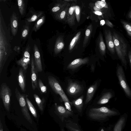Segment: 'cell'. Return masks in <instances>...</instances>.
<instances>
[{
	"instance_id": "1",
	"label": "cell",
	"mask_w": 131,
	"mask_h": 131,
	"mask_svg": "<svg viewBox=\"0 0 131 131\" xmlns=\"http://www.w3.org/2000/svg\"><path fill=\"white\" fill-rule=\"evenodd\" d=\"M10 28L5 23L1 10L0 11V74L12 52L10 43Z\"/></svg>"
},
{
	"instance_id": "2",
	"label": "cell",
	"mask_w": 131,
	"mask_h": 131,
	"mask_svg": "<svg viewBox=\"0 0 131 131\" xmlns=\"http://www.w3.org/2000/svg\"><path fill=\"white\" fill-rule=\"evenodd\" d=\"M112 36L117 54L125 68L126 69L127 63L125 57L127 52V44L123 38L115 32H113Z\"/></svg>"
},
{
	"instance_id": "3",
	"label": "cell",
	"mask_w": 131,
	"mask_h": 131,
	"mask_svg": "<svg viewBox=\"0 0 131 131\" xmlns=\"http://www.w3.org/2000/svg\"><path fill=\"white\" fill-rule=\"evenodd\" d=\"M117 113L105 107L99 108H93L90 110L88 115L91 118L94 120L104 119L108 117L116 115Z\"/></svg>"
},
{
	"instance_id": "4",
	"label": "cell",
	"mask_w": 131,
	"mask_h": 131,
	"mask_svg": "<svg viewBox=\"0 0 131 131\" xmlns=\"http://www.w3.org/2000/svg\"><path fill=\"white\" fill-rule=\"evenodd\" d=\"M15 93L16 97L21 108L23 115L28 121L32 124V120L28 111L26 100V97H28V95L21 93L17 87L15 89Z\"/></svg>"
},
{
	"instance_id": "5",
	"label": "cell",
	"mask_w": 131,
	"mask_h": 131,
	"mask_svg": "<svg viewBox=\"0 0 131 131\" xmlns=\"http://www.w3.org/2000/svg\"><path fill=\"white\" fill-rule=\"evenodd\" d=\"M11 95V90L9 86L5 83H2L0 89V98L2 100L5 107L8 111L9 110Z\"/></svg>"
},
{
	"instance_id": "6",
	"label": "cell",
	"mask_w": 131,
	"mask_h": 131,
	"mask_svg": "<svg viewBox=\"0 0 131 131\" xmlns=\"http://www.w3.org/2000/svg\"><path fill=\"white\" fill-rule=\"evenodd\" d=\"M116 73L120 84L128 97L131 98V90L125 79L123 69L122 67L117 64Z\"/></svg>"
},
{
	"instance_id": "7",
	"label": "cell",
	"mask_w": 131,
	"mask_h": 131,
	"mask_svg": "<svg viewBox=\"0 0 131 131\" xmlns=\"http://www.w3.org/2000/svg\"><path fill=\"white\" fill-rule=\"evenodd\" d=\"M48 83L50 87L56 93L60 96L65 94L56 79L52 76L48 77Z\"/></svg>"
},
{
	"instance_id": "8",
	"label": "cell",
	"mask_w": 131,
	"mask_h": 131,
	"mask_svg": "<svg viewBox=\"0 0 131 131\" xmlns=\"http://www.w3.org/2000/svg\"><path fill=\"white\" fill-rule=\"evenodd\" d=\"M30 47L28 46L24 52L22 57L16 61L17 64L21 66L24 70H26L28 67V65L30 62Z\"/></svg>"
},
{
	"instance_id": "9",
	"label": "cell",
	"mask_w": 131,
	"mask_h": 131,
	"mask_svg": "<svg viewBox=\"0 0 131 131\" xmlns=\"http://www.w3.org/2000/svg\"><path fill=\"white\" fill-rule=\"evenodd\" d=\"M31 85L32 89L34 90L38 87L37 72L35 65L34 57L32 55L31 61Z\"/></svg>"
},
{
	"instance_id": "10",
	"label": "cell",
	"mask_w": 131,
	"mask_h": 131,
	"mask_svg": "<svg viewBox=\"0 0 131 131\" xmlns=\"http://www.w3.org/2000/svg\"><path fill=\"white\" fill-rule=\"evenodd\" d=\"M34 61L36 70L38 72H41L42 68L40 53L37 46L35 44L34 46Z\"/></svg>"
},
{
	"instance_id": "11",
	"label": "cell",
	"mask_w": 131,
	"mask_h": 131,
	"mask_svg": "<svg viewBox=\"0 0 131 131\" xmlns=\"http://www.w3.org/2000/svg\"><path fill=\"white\" fill-rule=\"evenodd\" d=\"M82 90L81 86L77 82L71 81L68 82L67 91L70 94L75 95L80 92Z\"/></svg>"
},
{
	"instance_id": "12",
	"label": "cell",
	"mask_w": 131,
	"mask_h": 131,
	"mask_svg": "<svg viewBox=\"0 0 131 131\" xmlns=\"http://www.w3.org/2000/svg\"><path fill=\"white\" fill-rule=\"evenodd\" d=\"M10 24L12 34L13 36H15L18 31V20L17 15L15 12H13L12 15Z\"/></svg>"
},
{
	"instance_id": "13",
	"label": "cell",
	"mask_w": 131,
	"mask_h": 131,
	"mask_svg": "<svg viewBox=\"0 0 131 131\" xmlns=\"http://www.w3.org/2000/svg\"><path fill=\"white\" fill-rule=\"evenodd\" d=\"M24 70L21 67L20 68L18 77L19 85L23 92L25 91V75Z\"/></svg>"
},
{
	"instance_id": "14",
	"label": "cell",
	"mask_w": 131,
	"mask_h": 131,
	"mask_svg": "<svg viewBox=\"0 0 131 131\" xmlns=\"http://www.w3.org/2000/svg\"><path fill=\"white\" fill-rule=\"evenodd\" d=\"M89 61L88 58L83 59L78 58L76 59L69 63L67 66L68 69H74L80 66L87 63Z\"/></svg>"
},
{
	"instance_id": "15",
	"label": "cell",
	"mask_w": 131,
	"mask_h": 131,
	"mask_svg": "<svg viewBox=\"0 0 131 131\" xmlns=\"http://www.w3.org/2000/svg\"><path fill=\"white\" fill-rule=\"evenodd\" d=\"M106 44L109 50L113 54L115 52V47L112 36L110 30H108L106 33Z\"/></svg>"
},
{
	"instance_id": "16",
	"label": "cell",
	"mask_w": 131,
	"mask_h": 131,
	"mask_svg": "<svg viewBox=\"0 0 131 131\" xmlns=\"http://www.w3.org/2000/svg\"><path fill=\"white\" fill-rule=\"evenodd\" d=\"M97 86V83L91 86L88 89L86 93L85 103H88L92 98L96 90Z\"/></svg>"
},
{
	"instance_id": "17",
	"label": "cell",
	"mask_w": 131,
	"mask_h": 131,
	"mask_svg": "<svg viewBox=\"0 0 131 131\" xmlns=\"http://www.w3.org/2000/svg\"><path fill=\"white\" fill-rule=\"evenodd\" d=\"M83 96L82 95L72 101V104L80 112H81L82 110L83 105Z\"/></svg>"
},
{
	"instance_id": "18",
	"label": "cell",
	"mask_w": 131,
	"mask_h": 131,
	"mask_svg": "<svg viewBox=\"0 0 131 131\" xmlns=\"http://www.w3.org/2000/svg\"><path fill=\"white\" fill-rule=\"evenodd\" d=\"M112 93L110 92L105 93L100 98L97 102L99 104H103L107 103L109 100L113 96Z\"/></svg>"
},
{
	"instance_id": "19",
	"label": "cell",
	"mask_w": 131,
	"mask_h": 131,
	"mask_svg": "<svg viewBox=\"0 0 131 131\" xmlns=\"http://www.w3.org/2000/svg\"><path fill=\"white\" fill-rule=\"evenodd\" d=\"M57 110L59 114L64 117H67L72 114V112H70L62 106H57Z\"/></svg>"
},
{
	"instance_id": "20",
	"label": "cell",
	"mask_w": 131,
	"mask_h": 131,
	"mask_svg": "<svg viewBox=\"0 0 131 131\" xmlns=\"http://www.w3.org/2000/svg\"><path fill=\"white\" fill-rule=\"evenodd\" d=\"M27 97L26 98L27 105L32 115L35 118L37 117L36 110L33 104Z\"/></svg>"
},
{
	"instance_id": "21",
	"label": "cell",
	"mask_w": 131,
	"mask_h": 131,
	"mask_svg": "<svg viewBox=\"0 0 131 131\" xmlns=\"http://www.w3.org/2000/svg\"><path fill=\"white\" fill-rule=\"evenodd\" d=\"M125 122L124 117L121 118L115 124L113 131H121L124 126Z\"/></svg>"
},
{
	"instance_id": "22",
	"label": "cell",
	"mask_w": 131,
	"mask_h": 131,
	"mask_svg": "<svg viewBox=\"0 0 131 131\" xmlns=\"http://www.w3.org/2000/svg\"><path fill=\"white\" fill-rule=\"evenodd\" d=\"M45 19L44 16H42L37 20L33 28V31L36 32L37 31L44 23Z\"/></svg>"
},
{
	"instance_id": "23",
	"label": "cell",
	"mask_w": 131,
	"mask_h": 131,
	"mask_svg": "<svg viewBox=\"0 0 131 131\" xmlns=\"http://www.w3.org/2000/svg\"><path fill=\"white\" fill-rule=\"evenodd\" d=\"M33 95L35 101L39 108L40 111H43L44 108V101L43 100H41L37 94H35Z\"/></svg>"
},
{
	"instance_id": "24",
	"label": "cell",
	"mask_w": 131,
	"mask_h": 131,
	"mask_svg": "<svg viewBox=\"0 0 131 131\" xmlns=\"http://www.w3.org/2000/svg\"><path fill=\"white\" fill-rule=\"evenodd\" d=\"M17 2L20 13L21 15H23L25 13V6L24 1L23 0H18Z\"/></svg>"
},
{
	"instance_id": "25",
	"label": "cell",
	"mask_w": 131,
	"mask_h": 131,
	"mask_svg": "<svg viewBox=\"0 0 131 131\" xmlns=\"http://www.w3.org/2000/svg\"><path fill=\"white\" fill-rule=\"evenodd\" d=\"M121 23L127 31V34L131 37V23L124 20L121 21Z\"/></svg>"
},
{
	"instance_id": "26",
	"label": "cell",
	"mask_w": 131,
	"mask_h": 131,
	"mask_svg": "<svg viewBox=\"0 0 131 131\" xmlns=\"http://www.w3.org/2000/svg\"><path fill=\"white\" fill-rule=\"evenodd\" d=\"M43 14L42 12H39L36 13L27 19V21L29 22H31L36 21Z\"/></svg>"
},
{
	"instance_id": "27",
	"label": "cell",
	"mask_w": 131,
	"mask_h": 131,
	"mask_svg": "<svg viewBox=\"0 0 131 131\" xmlns=\"http://www.w3.org/2000/svg\"><path fill=\"white\" fill-rule=\"evenodd\" d=\"M62 100L64 103L66 108L68 111L72 112L70 104L71 103L69 101L68 97L63 98Z\"/></svg>"
},
{
	"instance_id": "28",
	"label": "cell",
	"mask_w": 131,
	"mask_h": 131,
	"mask_svg": "<svg viewBox=\"0 0 131 131\" xmlns=\"http://www.w3.org/2000/svg\"><path fill=\"white\" fill-rule=\"evenodd\" d=\"M38 83L39 88L41 92L43 93H46L47 90V88L44 85L40 79H39L38 80Z\"/></svg>"
},
{
	"instance_id": "29",
	"label": "cell",
	"mask_w": 131,
	"mask_h": 131,
	"mask_svg": "<svg viewBox=\"0 0 131 131\" xmlns=\"http://www.w3.org/2000/svg\"><path fill=\"white\" fill-rule=\"evenodd\" d=\"M95 5L97 8L101 9L104 7L106 5V3L105 0H102L101 1H97Z\"/></svg>"
},
{
	"instance_id": "30",
	"label": "cell",
	"mask_w": 131,
	"mask_h": 131,
	"mask_svg": "<svg viewBox=\"0 0 131 131\" xmlns=\"http://www.w3.org/2000/svg\"><path fill=\"white\" fill-rule=\"evenodd\" d=\"M56 45L55 52L57 53L59 52V50L62 48L64 46V44L62 42H58Z\"/></svg>"
},
{
	"instance_id": "31",
	"label": "cell",
	"mask_w": 131,
	"mask_h": 131,
	"mask_svg": "<svg viewBox=\"0 0 131 131\" xmlns=\"http://www.w3.org/2000/svg\"><path fill=\"white\" fill-rule=\"evenodd\" d=\"M29 27L26 26L22 33V36L23 38H25L27 36L29 32Z\"/></svg>"
},
{
	"instance_id": "32",
	"label": "cell",
	"mask_w": 131,
	"mask_h": 131,
	"mask_svg": "<svg viewBox=\"0 0 131 131\" xmlns=\"http://www.w3.org/2000/svg\"><path fill=\"white\" fill-rule=\"evenodd\" d=\"M100 49L102 52L103 54H104L105 52L106 47L104 42L103 41H102L100 42Z\"/></svg>"
},
{
	"instance_id": "33",
	"label": "cell",
	"mask_w": 131,
	"mask_h": 131,
	"mask_svg": "<svg viewBox=\"0 0 131 131\" xmlns=\"http://www.w3.org/2000/svg\"><path fill=\"white\" fill-rule=\"evenodd\" d=\"M60 7L58 6H56L53 7L52 9V12H56L59 10Z\"/></svg>"
},
{
	"instance_id": "34",
	"label": "cell",
	"mask_w": 131,
	"mask_h": 131,
	"mask_svg": "<svg viewBox=\"0 0 131 131\" xmlns=\"http://www.w3.org/2000/svg\"><path fill=\"white\" fill-rule=\"evenodd\" d=\"M67 127L71 131H81L79 129L73 128L69 126H67Z\"/></svg>"
},
{
	"instance_id": "35",
	"label": "cell",
	"mask_w": 131,
	"mask_h": 131,
	"mask_svg": "<svg viewBox=\"0 0 131 131\" xmlns=\"http://www.w3.org/2000/svg\"><path fill=\"white\" fill-rule=\"evenodd\" d=\"M65 12L64 11H63L61 12L60 15V17L61 19H63L64 18L65 16Z\"/></svg>"
},
{
	"instance_id": "36",
	"label": "cell",
	"mask_w": 131,
	"mask_h": 131,
	"mask_svg": "<svg viewBox=\"0 0 131 131\" xmlns=\"http://www.w3.org/2000/svg\"><path fill=\"white\" fill-rule=\"evenodd\" d=\"M128 56L131 67V51H129Z\"/></svg>"
},
{
	"instance_id": "37",
	"label": "cell",
	"mask_w": 131,
	"mask_h": 131,
	"mask_svg": "<svg viewBox=\"0 0 131 131\" xmlns=\"http://www.w3.org/2000/svg\"><path fill=\"white\" fill-rule=\"evenodd\" d=\"M74 11L73 8L72 7H71L69 9V13L70 15H72L73 14Z\"/></svg>"
},
{
	"instance_id": "38",
	"label": "cell",
	"mask_w": 131,
	"mask_h": 131,
	"mask_svg": "<svg viewBox=\"0 0 131 131\" xmlns=\"http://www.w3.org/2000/svg\"><path fill=\"white\" fill-rule=\"evenodd\" d=\"M107 25L110 27H113V24L110 21H108L107 22Z\"/></svg>"
},
{
	"instance_id": "39",
	"label": "cell",
	"mask_w": 131,
	"mask_h": 131,
	"mask_svg": "<svg viewBox=\"0 0 131 131\" xmlns=\"http://www.w3.org/2000/svg\"><path fill=\"white\" fill-rule=\"evenodd\" d=\"M97 15H102V13L100 11H96L94 12Z\"/></svg>"
},
{
	"instance_id": "40",
	"label": "cell",
	"mask_w": 131,
	"mask_h": 131,
	"mask_svg": "<svg viewBox=\"0 0 131 131\" xmlns=\"http://www.w3.org/2000/svg\"><path fill=\"white\" fill-rule=\"evenodd\" d=\"M90 33V31L89 29H87L85 32V35L87 36L89 35Z\"/></svg>"
},
{
	"instance_id": "41",
	"label": "cell",
	"mask_w": 131,
	"mask_h": 131,
	"mask_svg": "<svg viewBox=\"0 0 131 131\" xmlns=\"http://www.w3.org/2000/svg\"><path fill=\"white\" fill-rule=\"evenodd\" d=\"M75 40V38L74 37L70 43V45L71 46H73Z\"/></svg>"
},
{
	"instance_id": "42",
	"label": "cell",
	"mask_w": 131,
	"mask_h": 131,
	"mask_svg": "<svg viewBox=\"0 0 131 131\" xmlns=\"http://www.w3.org/2000/svg\"><path fill=\"white\" fill-rule=\"evenodd\" d=\"M127 16L128 18L131 19V10L128 14Z\"/></svg>"
},
{
	"instance_id": "43",
	"label": "cell",
	"mask_w": 131,
	"mask_h": 131,
	"mask_svg": "<svg viewBox=\"0 0 131 131\" xmlns=\"http://www.w3.org/2000/svg\"><path fill=\"white\" fill-rule=\"evenodd\" d=\"M105 21L104 20H102L100 21V24L101 26L104 25L105 24Z\"/></svg>"
},
{
	"instance_id": "44",
	"label": "cell",
	"mask_w": 131,
	"mask_h": 131,
	"mask_svg": "<svg viewBox=\"0 0 131 131\" xmlns=\"http://www.w3.org/2000/svg\"><path fill=\"white\" fill-rule=\"evenodd\" d=\"M76 13L77 14H78L79 13V10L78 8H77L76 9Z\"/></svg>"
},
{
	"instance_id": "45",
	"label": "cell",
	"mask_w": 131,
	"mask_h": 131,
	"mask_svg": "<svg viewBox=\"0 0 131 131\" xmlns=\"http://www.w3.org/2000/svg\"><path fill=\"white\" fill-rule=\"evenodd\" d=\"M91 70L93 71H94V67L93 65H92L91 66Z\"/></svg>"
},
{
	"instance_id": "46",
	"label": "cell",
	"mask_w": 131,
	"mask_h": 131,
	"mask_svg": "<svg viewBox=\"0 0 131 131\" xmlns=\"http://www.w3.org/2000/svg\"><path fill=\"white\" fill-rule=\"evenodd\" d=\"M0 131H3V129L2 128H1V127L0 126Z\"/></svg>"
},
{
	"instance_id": "47",
	"label": "cell",
	"mask_w": 131,
	"mask_h": 131,
	"mask_svg": "<svg viewBox=\"0 0 131 131\" xmlns=\"http://www.w3.org/2000/svg\"><path fill=\"white\" fill-rule=\"evenodd\" d=\"M101 131H104V129L103 128H102Z\"/></svg>"
},
{
	"instance_id": "48",
	"label": "cell",
	"mask_w": 131,
	"mask_h": 131,
	"mask_svg": "<svg viewBox=\"0 0 131 131\" xmlns=\"http://www.w3.org/2000/svg\"><path fill=\"white\" fill-rule=\"evenodd\" d=\"M62 131H64L63 129H62Z\"/></svg>"
}]
</instances>
